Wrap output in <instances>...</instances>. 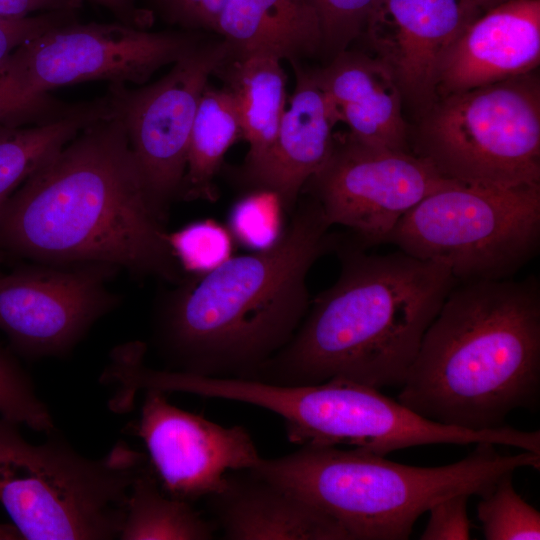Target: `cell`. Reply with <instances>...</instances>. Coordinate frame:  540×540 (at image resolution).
I'll return each instance as SVG.
<instances>
[{
  "label": "cell",
  "mask_w": 540,
  "mask_h": 540,
  "mask_svg": "<svg viewBox=\"0 0 540 540\" xmlns=\"http://www.w3.org/2000/svg\"><path fill=\"white\" fill-rule=\"evenodd\" d=\"M166 235L115 114L49 157L0 213V250L40 264L104 263L179 282Z\"/></svg>",
  "instance_id": "obj_1"
},
{
  "label": "cell",
  "mask_w": 540,
  "mask_h": 540,
  "mask_svg": "<svg viewBox=\"0 0 540 540\" xmlns=\"http://www.w3.org/2000/svg\"><path fill=\"white\" fill-rule=\"evenodd\" d=\"M330 228L315 199L298 200L271 247L232 256L165 296L153 329L169 370L252 378L305 317L311 302L307 274L341 238Z\"/></svg>",
  "instance_id": "obj_2"
},
{
  "label": "cell",
  "mask_w": 540,
  "mask_h": 540,
  "mask_svg": "<svg viewBox=\"0 0 540 540\" xmlns=\"http://www.w3.org/2000/svg\"><path fill=\"white\" fill-rule=\"evenodd\" d=\"M366 249L341 235L337 281L310 302L291 340L251 379L306 385L344 378L376 389L404 384L458 281L447 268L400 250Z\"/></svg>",
  "instance_id": "obj_3"
},
{
  "label": "cell",
  "mask_w": 540,
  "mask_h": 540,
  "mask_svg": "<svg viewBox=\"0 0 540 540\" xmlns=\"http://www.w3.org/2000/svg\"><path fill=\"white\" fill-rule=\"evenodd\" d=\"M398 401L469 430L504 426L540 402V284L536 277L458 282L426 330Z\"/></svg>",
  "instance_id": "obj_4"
},
{
  "label": "cell",
  "mask_w": 540,
  "mask_h": 540,
  "mask_svg": "<svg viewBox=\"0 0 540 540\" xmlns=\"http://www.w3.org/2000/svg\"><path fill=\"white\" fill-rule=\"evenodd\" d=\"M495 446L476 443L460 461L418 467L361 448L305 445L284 456L261 457L249 471L334 518L351 540H406L439 500L459 493L484 497L506 473L539 470L540 454L503 455Z\"/></svg>",
  "instance_id": "obj_5"
},
{
  "label": "cell",
  "mask_w": 540,
  "mask_h": 540,
  "mask_svg": "<svg viewBox=\"0 0 540 540\" xmlns=\"http://www.w3.org/2000/svg\"><path fill=\"white\" fill-rule=\"evenodd\" d=\"M39 445L0 416V503L28 540L118 539L131 484L146 457L125 442L78 453L56 430Z\"/></svg>",
  "instance_id": "obj_6"
},
{
  "label": "cell",
  "mask_w": 540,
  "mask_h": 540,
  "mask_svg": "<svg viewBox=\"0 0 540 540\" xmlns=\"http://www.w3.org/2000/svg\"><path fill=\"white\" fill-rule=\"evenodd\" d=\"M208 397L268 410L283 420L291 443L299 446L349 445L385 456L430 444L490 442L536 451L539 432L507 425L469 430L422 417L379 389L344 378L306 385H280L251 378L212 377Z\"/></svg>",
  "instance_id": "obj_7"
},
{
  "label": "cell",
  "mask_w": 540,
  "mask_h": 540,
  "mask_svg": "<svg viewBox=\"0 0 540 540\" xmlns=\"http://www.w3.org/2000/svg\"><path fill=\"white\" fill-rule=\"evenodd\" d=\"M412 152L467 185H540V80L535 71L437 99L421 114Z\"/></svg>",
  "instance_id": "obj_8"
},
{
  "label": "cell",
  "mask_w": 540,
  "mask_h": 540,
  "mask_svg": "<svg viewBox=\"0 0 540 540\" xmlns=\"http://www.w3.org/2000/svg\"><path fill=\"white\" fill-rule=\"evenodd\" d=\"M385 243L447 268L460 283L508 279L540 248V185L452 182L424 197Z\"/></svg>",
  "instance_id": "obj_9"
},
{
  "label": "cell",
  "mask_w": 540,
  "mask_h": 540,
  "mask_svg": "<svg viewBox=\"0 0 540 540\" xmlns=\"http://www.w3.org/2000/svg\"><path fill=\"white\" fill-rule=\"evenodd\" d=\"M205 39L190 30L151 32L122 22L57 26L17 48L0 69L12 94L36 98L87 81L142 85Z\"/></svg>",
  "instance_id": "obj_10"
},
{
  "label": "cell",
  "mask_w": 540,
  "mask_h": 540,
  "mask_svg": "<svg viewBox=\"0 0 540 540\" xmlns=\"http://www.w3.org/2000/svg\"><path fill=\"white\" fill-rule=\"evenodd\" d=\"M232 57L221 37L204 39L158 81L137 89L110 84L150 207L162 223L180 195L189 139L209 78Z\"/></svg>",
  "instance_id": "obj_11"
},
{
  "label": "cell",
  "mask_w": 540,
  "mask_h": 540,
  "mask_svg": "<svg viewBox=\"0 0 540 540\" xmlns=\"http://www.w3.org/2000/svg\"><path fill=\"white\" fill-rule=\"evenodd\" d=\"M452 182L411 151L368 146L344 134L335 135L328 159L303 190L331 227L348 228L369 248L385 243L410 209Z\"/></svg>",
  "instance_id": "obj_12"
},
{
  "label": "cell",
  "mask_w": 540,
  "mask_h": 540,
  "mask_svg": "<svg viewBox=\"0 0 540 540\" xmlns=\"http://www.w3.org/2000/svg\"><path fill=\"white\" fill-rule=\"evenodd\" d=\"M117 267L40 264L0 273V330L28 358L63 356L119 303L108 289Z\"/></svg>",
  "instance_id": "obj_13"
},
{
  "label": "cell",
  "mask_w": 540,
  "mask_h": 540,
  "mask_svg": "<svg viewBox=\"0 0 540 540\" xmlns=\"http://www.w3.org/2000/svg\"><path fill=\"white\" fill-rule=\"evenodd\" d=\"M135 434L143 441L161 489L193 503L222 492L229 472L254 468L261 456L247 429L224 427L145 390Z\"/></svg>",
  "instance_id": "obj_14"
},
{
  "label": "cell",
  "mask_w": 540,
  "mask_h": 540,
  "mask_svg": "<svg viewBox=\"0 0 540 540\" xmlns=\"http://www.w3.org/2000/svg\"><path fill=\"white\" fill-rule=\"evenodd\" d=\"M483 11L468 0H378L361 36L422 114L437 99L441 60Z\"/></svg>",
  "instance_id": "obj_15"
},
{
  "label": "cell",
  "mask_w": 540,
  "mask_h": 540,
  "mask_svg": "<svg viewBox=\"0 0 540 540\" xmlns=\"http://www.w3.org/2000/svg\"><path fill=\"white\" fill-rule=\"evenodd\" d=\"M540 63V0H510L472 21L446 50L437 97L518 75Z\"/></svg>",
  "instance_id": "obj_16"
},
{
  "label": "cell",
  "mask_w": 540,
  "mask_h": 540,
  "mask_svg": "<svg viewBox=\"0 0 540 540\" xmlns=\"http://www.w3.org/2000/svg\"><path fill=\"white\" fill-rule=\"evenodd\" d=\"M290 63L295 71V88L272 150L260 167L239 178L248 190L276 193L289 214L307 181L328 159L338 123L314 71L303 68L299 61Z\"/></svg>",
  "instance_id": "obj_17"
},
{
  "label": "cell",
  "mask_w": 540,
  "mask_h": 540,
  "mask_svg": "<svg viewBox=\"0 0 540 540\" xmlns=\"http://www.w3.org/2000/svg\"><path fill=\"white\" fill-rule=\"evenodd\" d=\"M313 71L337 122L348 127V137L368 146L412 152L402 93L381 60L346 49Z\"/></svg>",
  "instance_id": "obj_18"
},
{
  "label": "cell",
  "mask_w": 540,
  "mask_h": 540,
  "mask_svg": "<svg viewBox=\"0 0 540 540\" xmlns=\"http://www.w3.org/2000/svg\"><path fill=\"white\" fill-rule=\"evenodd\" d=\"M229 474L226 488L207 498L228 540H351L334 518L251 471Z\"/></svg>",
  "instance_id": "obj_19"
},
{
  "label": "cell",
  "mask_w": 540,
  "mask_h": 540,
  "mask_svg": "<svg viewBox=\"0 0 540 540\" xmlns=\"http://www.w3.org/2000/svg\"><path fill=\"white\" fill-rule=\"evenodd\" d=\"M215 34L229 44L231 59L265 56L293 62L323 45L312 0H227Z\"/></svg>",
  "instance_id": "obj_20"
},
{
  "label": "cell",
  "mask_w": 540,
  "mask_h": 540,
  "mask_svg": "<svg viewBox=\"0 0 540 540\" xmlns=\"http://www.w3.org/2000/svg\"><path fill=\"white\" fill-rule=\"evenodd\" d=\"M216 73L234 98L249 144L239 169L242 178L260 167L272 150L286 110L287 76L280 60L265 56L230 59Z\"/></svg>",
  "instance_id": "obj_21"
},
{
  "label": "cell",
  "mask_w": 540,
  "mask_h": 540,
  "mask_svg": "<svg viewBox=\"0 0 540 540\" xmlns=\"http://www.w3.org/2000/svg\"><path fill=\"white\" fill-rule=\"evenodd\" d=\"M115 114L108 92L73 112L29 127L0 125V213L18 187L89 124Z\"/></svg>",
  "instance_id": "obj_22"
},
{
  "label": "cell",
  "mask_w": 540,
  "mask_h": 540,
  "mask_svg": "<svg viewBox=\"0 0 540 540\" xmlns=\"http://www.w3.org/2000/svg\"><path fill=\"white\" fill-rule=\"evenodd\" d=\"M240 139L243 129L232 94L208 83L193 122L179 197L214 201L215 177L225 154Z\"/></svg>",
  "instance_id": "obj_23"
},
{
  "label": "cell",
  "mask_w": 540,
  "mask_h": 540,
  "mask_svg": "<svg viewBox=\"0 0 540 540\" xmlns=\"http://www.w3.org/2000/svg\"><path fill=\"white\" fill-rule=\"evenodd\" d=\"M217 526L192 503L161 489L150 463L143 464L131 484L121 540H210Z\"/></svg>",
  "instance_id": "obj_24"
},
{
  "label": "cell",
  "mask_w": 540,
  "mask_h": 540,
  "mask_svg": "<svg viewBox=\"0 0 540 540\" xmlns=\"http://www.w3.org/2000/svg\"><path fill=\"white\" fill-rule=\"evenodd\" d=\"M513 474L503 475L477 505L486 540H539L540 512L515 490Z\"/></svg>",
  "instance_id": "obj_25"
},
{
  "label": "cell",
  "mask_w": 540,
  "mask_h": 540,
  "mask_svg": "<svg viewBox=\"0 0 540 540\" xmlns=\"http://www.w3.org/2000/svg\"><path fill=\"white\" fill-rule=\"evenodd\" d=\"M166 239L181 270L206 274L233 255V237L228 228L212 219L191 222L167 233Z\"/></svg>",
  "instance_id": "obj_26"
},
{
  "label": "cell",
  "mask_w": 540,
  "mask_h": 540,
  "mask_svg": "<svg viewBox=\"0 0 540 540\" xmlns=\"http://www.w3.org/2000/svg\"><path fill=\"white\" fill-rule=\"evenodd\" d=\"M285 210L276 193L251 189L230 210L228 229L236 241L253 251L271 247L283 232Z\"/></svg>",
  "instance_id": "obj_27"
},
{
  "label": "cell",
  "mask_w": 540,
  "mask_h": 540,
  "mask_svg": "<svg viewBox=\"0 0 540 540\" xmlns=\"http://www.w3.org/2000/svg\"><path fill=\"white\" fill-rule=\"evenodd\" d=\"M0 416L46 435L55 431L52 416L14 355L0 344Z\"/></svg>",
  "instance_id": "obj_28"
},
{
  "label": "cell",
  "mask_w": 540,
  "mask_h": 540,
  "mask_svg": "<svg viewBox=\"0 0 540 540\" xmlns=\"http://www.w3.org/2000/svg\"><path fill=\"white\" fill-rule=\"evenodd\" d=\"M378 0H312L322 33V50L333 57L361 36L366 20Z\"/></svg>",
  "instance_id": "obj_29"
},
{
  "label": "cell",
  "mask_w": 540,
  "mask_h": 540,
  "mask_svg": "<svg viewBox=\"0 0 540 540\" xmlns=\"http://www.w3.org/2000/svg\"><path fill=\"white\" fill-rule=\"evenodd\" d=\"M78 10H54L24 17L0 15V69L23 44L47 31L77 20Z\"/></svg>",
  "instance_id": "obj_30"
},
{
  "label": "cell",
  "mask_w": 540,
  "mask_h": 540,
  "mask_svg": "<svg viewBox=\"0 0 540 540\" xmlns=\"http://www.w3.org/2000/svg\"><path fill=\"white\" fill-rule=\"evenodd\" d=\"M45 94L36 98H21L0 84V125L22 126L40 124L61 118L79 107Z\"/></svg>",
  "instance_id": "obj_31"
},
{
  "label": "cell",
  "mask_w": 540,
  "mask_h": 540,
  "mask_svg": "<svg viewBox=\"0 0 540 540\" xmlns=\"http://www.w3.org/2000/svg\"><path fill=\"white\" fill-rule=\"evenodd\" d=\"M151 12L183 30L215 33L227 0H146Z\"/></svg>",
  "instance_id": "obj_32"
},
{
  "label": "cell",
  "mask_w": 540,
  "mask_h": 540,
  "mask_svg": "<svg viewBox=\"0 0 540 540\" xmlns=\"http://www.w3.org/2000/svg\"><path fill=\"white\" fill-rule=\"evenodd\" d=\"M470 495L459 493L439 500L427 512L429 519L421 540H468L471 522L467 514Z\"/></svg>",
  "instance_id": "obj_33"
},
{
  "label": "cell",
  "mask_w": 540,
  "mask_h": 540,
  "mask_svg": "<svg viewBox=\"0 0 540 540\" xmlns=\"http://www.w3.org/2000/svg\"><path fill=\"white\" fill-rule=\"evenodd\" d=\"M84 0H0V15L29 16L35 12L78 10Z\"/></svg>",
  "instance_id": "obj_34"
},
{
  "label": "cell",
  "mask_w": 540,
  "mask_h": 540,
  "mask_svg": "<svg viewBox=\"0 0 540 540\" xmlns=\"http://www.w3.org/2000/svg\"><path fill=\"white\" fill-rule=\"evenodd\" d=\"M108 9L119 22L146 29L152 22V12L137 5V0H89Z\"/></svg>",
  "instance_id": "obj_35"
},
{
  "label": "cell",
  "mask_w": 540,
  "mask_h": 540,
  "mask_svg": "<svg viewBox=\"0 0 540 540\" xmlns=\"http://www.w3.org/2000/svg\"><path fill=\"white\" fill-rule=\"evenodd\" d=\"M21 539V536L14 525L0 524V540Z\"/></svg>",
  "instance_id": "obj_36"
},
{
  "label": "cell",
  "mask_w": 540,
  "mask_h": 540,
  "mask_svg": "<svg viewBox=\"0 0 540 540\" xmlns=\"http://www.w3.org/2000/svg\"><path fill=\"white\" fill-rule=\"evenodd\" d=\"M474 5H476L478 8H480L483 12L496 7L502 3H505L510 0H468Z\"/></svg>",
  "instance_id": "obj_37"
},
{
  "label": "cell",
  "mask_w": 540,
  "mask_h": 540,
  "mask_svg": "<svg viewBox=\"0 0 540 540\" xmlns=\"http://www.w3.org/2000/svg\"><path fill=\"white\" fill-rule=\"evenodd\" d=\"M1 273V272H0Z\"/></svg>",
  "instance_id": "obj_38"
}]
</instances>
